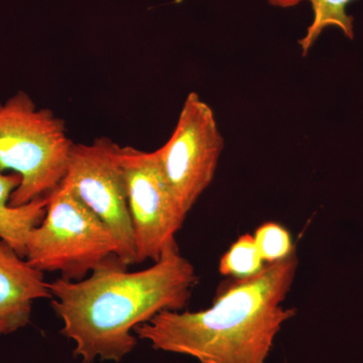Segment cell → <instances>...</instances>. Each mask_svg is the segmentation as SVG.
I'll list each match as a JSON object with an SVG mask.
<instances>
[{"instance_id": "obj_1", "label": "cell", "mask_w": 363, "mask_h": 363, "mask_svg": "<svg viewBox=\"0 0 363 363\" xmlns=\"http://www.w3.org/2000/svg\"><path fill=\"white\" fill-rule=\"evenodd\" d=\"M198 281L195 267L169 248L152 267L130 272L113 257L81 281L48 283L51 305L63 321L61 333L75 342L82 363L119 362L135 350L138 325L159 313L181 311Z\"/></svg>"}, {"instance_id": "obj_2", "label": "cell", "mask_w": 363, "mask_h": 363, "mask_svg": "<svg viewBox=\"0 0 363 363\" xmlns=\"http://www.w3.org/2000/svg\"><path fill=\"white\" fill-rule=\"evenodd\" d=\"M296 250L257 276L226 281L213 305L198 312L164 311L135 333L154 350L201 363H266L277 334L295 309L283 303L298 269Z\"/></svg>"}, {"instance_id": "obj_3", "label": "cell", "mask_w": 363, "mask_h": 363, "mask_svg": "<svg viewBox=\"0 0 363 363\" xmlns=\"http://www.w3.org/2000/svg\"><path fill=\"white\" fill-rule=\"evenodd\" d=\"M73 145L65 121L38 108L23 91L0 104V172H13L21 180L11 206L51 195L64 180Z\"/></svg>"}, {"instance_id": "obj_4", "label": "cell", "mask_w": 363, "mask_h": 363, "mask_svg": "<svg viewBox=\"0 0 363 363\" xmlns=\"http://www.w3.org/2000/svg\"><path fill=\"white\" fill-rule=\"evenodd\" d=\"M117 253L111 230L61 183L48 196L44 219L28 235L25 259L43 274L58 272L61 278L81 281Z\"/></svg>"}, {"instance_id": "obj_5", "label": "cell", "mask_w": 363, "mask_h": 363, "mask_svg": "<svg viewBox=\"0 0 363 363\" xmlns=\"http://www.w3.org/2000/svg\"><path fill=\"white\" fill-rule=\"evenodd\" d=\"M119 150L121 145L106 136L74 143L62 183L111 230L117 257L128 267L136 264V250Z\"/></svg>"}, {"instance_id": "obj_6", "label": "cell", "mask_w": 363, "mask_h": 363, "mask_svg": "<svg viewBox=\"0 0 363 363\" xmlns=\"http://www.w3.org/2000/svg\"><path fill=\"white\" fill-rule=\"evenodd\" d=\"M119 157L136 250V264L157 262L169 248L178 245L176 234L187 215L177 201L160 162L157 150L145 152L121 147Z\"/></svg>"}, {"instance_id": "obj_7", "label": "cell", "mask_w": 363, "mask_h": 363, "mask_svg": "<svg viewBox=\"0 0 363 363\" xmlns=\"http://www.w3.org/2000/svg\"><path fill=\"white\" fill-rule=\"evenodd\" d=\"M223 147L211 107L198 93H189L171 138L157 150L164 176L186 215L213 180Z\"/></svg>"}, {"instance_id": "obj_8", "label": "cell", "mask_w": 363, "mask_h": 363, "mask_svg": "<svg viewBox=\"0 0 363 363\" xmlns=\"http://www.w3.org/2000/svg\"><path fill=\"white\" fill-rule=\"evenodd\" d=\"M40 298H52L43 272L0 240V333L30 323L33 303Z\"/></svg>"}, {"instance_id": "obj_9", "label": "cell", "mask_w": 363, "mask_h": 363, "mask_svg": "<svg viewBox=\"0 0 363 363\" xmlns=\"http://www.w3.org/2000/svg\"><path fill=\"white\" fill-rule=\"evenodd\" d=\"M21 182L18 174L0 172V240L25 257L28 235L42 222L47 212L48 197L23 206H11V195Z\"/></svg>"}, {"instance_id": "obj_10", "label": "cell", "mask_w": 363, "mask_h": 363, "mask_svg": "<svg viewBox=\"0 0 363 363\" xmlns=\"http://www.w3.org/2000/svg\"><path fill=\"white\" fill-rule=\"evenodd\" d=\"M313 18L304 37L298 40L303 56H307L312 45L327 28H337L348 39L354 38L353 18L347 13L348 4L352 0H309Z\"/></svg>"}, {"instance_id": "obj_11", "label": "cell", "mask_w": 363, "mask_h": 363, "mask_svg": "<svg viewBox=\"0 0 363 363\" xmlns=\"http://www.w3.org/2000/svg\"><path fill=\"white\" fill-rule=\"evenodd\" d=\"M264 262L253 235L243 234L221 257L219 272L234 279H250L264 269Z\"/></svg>"}, {"instance_id": "obj_12", "label": "cell", "mask_w": 363, "mask_h": 363, "mask_svg": "<svg viewBox=\"0 0 363 363\" xmlns=\"http://www.w3.org/2000/svg\"><path fill=\"white\" fill-rule=\"evenodd\" d=\"M253 238L267 264L285 259L295 252L290 233L276 222H267L260 225Z\"/></svg>"}, {"instance_id": "obj_13", "label": "cell", "mask_w": 363, "mask_h": 363, "mask_svg": "<svg viewBox=\"0 0 363 363\" xmlns=\"http://www.w3.org/2000/svg\"><path fill=\"white\" fill-rule=\"evenodd\" d=\"M267 1L272 6L289 9V7L297 6L307 0H267Z\"/></svg>"}]
</instances>
